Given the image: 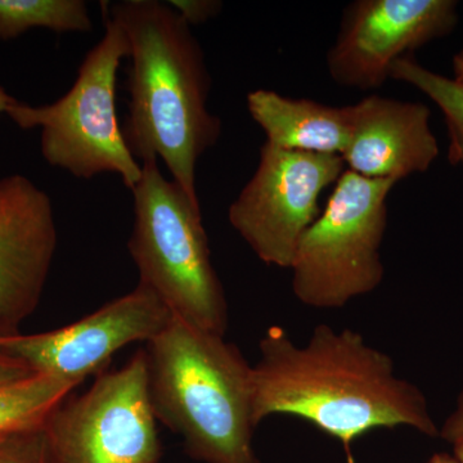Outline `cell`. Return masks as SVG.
I'll return each mask as SVG.
<instances>
[{
  "label": "cell",
  "mask_w": 463,
  "mask_h": 463,
  "mask_svg": "<svg viewBox=\"0 0 463 463\" xmlns=\"http://www.w3.org/2000/svg\"><path fill=\"white\" fill-rule=\"evenodd\" d=\"M252 365V420L273 414L312 423L336 439L355 463L356 439L379 429L407 426L438 438L439 428L420 388L395 373L394 361L368 345L359 332L318 325L298 346L282 328H269Z\"/></svg>",
  "instance_id": "obj_1"
},
{
  "label": "cell",
  "mask_w": 463,
  "mask_h": 463,
  "mask_svg": "<svg viewBox=\"0 0 463 463\" xmlns=\"http://www.w3.org/2000/svg\"><path fill=\"white\" fill-rule=\"evenodd\" d=\"M102 8L129 42L125 143L142 163L160 157L200 205L197 163L222 133L221 120L207 108L212 79L200 43L167 2L121 0L103 2Z\"/></svg>",
  "instance_id": "obj_2"
},
{
  "label": "cell",
  "mask_w": 463,
  "mask_h": 463,
  "mask_svg": "<svg viewBox=\"0 0 463 463\" xmlns=\"http://www.w3.org/2000/svg\"><path fill=\"white\" fill-rule=\"evenodd\" d=\"M158 421L205 463H261L252 446V365L224 336L173 316L145 347Z\"/></svg>",
  "instance_id": "obj_3"
},
{
  "label": "cell",
  "mask_w": 463,
  "mask_h": 463,
  "mask_svg": "<svg viewBox=\"0 0 463 463\" xmlns=\"http://www.w3.org/2000/svg\"><path fill=\"white\" fill-rule=\"evenodd\" d=\"M134 224L128 248L147 286L173 316L224 336L228 303L210 255L200 205L167 181L157 160L142 164L132 190Z\"/></svg>",
  "instance_id": "obj_4"
},
{
  "label": "cell",
  "mask_w": 463,
  "mask_h": 463,
  "mask_svg": "<svg viewBox=\"0 0 463 463\" xmlns=\"http://www.w3.org/2000/svg\"><path fill=\"white\" fill-rule=\"evenodd\" d=\"M105 21V35L88 52L65 96L44 106L16 100L5 115L21 129L41 128V151L50 165L78 179L118 174L132 191L142 165L128 148L116 114L118 67L130 47L123 29L111 18Z\"/></svg>",
  "instance_id": "obj_5"
},
{
  "label": "cell",
  "mask_w": 463,
  "mask_h": 463,
  "mask_svg": "<svg viewBox=\"0 0 463 463\" xmlns=\"http://www.w3.org/2000/svg\"><path fill=\"white\" fill-rule=\"evenodd\" d=\"M397 182L345 170L307 228L292 261V289L304 306L339 309L383 281L381 246L388 225L386 200Z\"/></svg>",
  "instance_id": "obj_6"
},
{
  "label": "cell",
  "mask_w": 463,
  "mask_h": 463,
  "mask_svg": "<svg viewBox=\"0 0 463 463\" xmlns=\"http://www.w3.org/2000/svg\"><path fill=\"white\" fill-rule=\"evenodd\" d=\"M156 417L148 392L147 355L100 373L80 397L62 402L43 425L58 463H157Z\"/></svg>",
  "instance_id": "obj_7"
},
{
  "label": "cell",
  "mask_w": 463,
  "mask_h": 463,
  "mask_svg": "<svg viewBox=\"0 0 463 463\" xmlns=\"http://www.w3.org/2000/svg\"><path fill=\"white\" fill-rule=\"evenodd\" d=\"M345 166L337 155L264 143L254 175L228 210L232 227L264 264L289 269L301 237L322 213L319 196Z\"/></svg>",
  "instance_id": "obj_8"
},
{
  "label": "cell",
  "mask_w": 463,
  "mask_h": 463,
  "mask_svg": "<svg viewBox=\"0 0 463 463\" xmlns=\"http://www.w3.org/2000/svg\"><path fill=\"white\" fill-rule=\"evenodd\" d=\"M163 300L138 283L129 294L109 301L80 321L58 330L0 340V353L33 373L79 383L102 373L116 352L155 339L172 321Z\"/></svg>",
  "instance_id": "obj_9"
},
{
  "label": "cell",
  "mask_w": 463,
  "mask_h": 463,
  "mask_svg": "<svg viewBox=\"0 0 463 463\" xmlns=\"http://www.w3.org/2000/svg\"><path fill=\"white\" fill-rule=\"evenodd\" d=\"M457 23L455 0H358L344 14L328 72L341 87L376 90L398 60L449 35Z\"/></svg>",
  "instance_id": "obj_10"
},
{
  "label": "cell",
  "mask_w": 463,
  "mask_h": 463,
  "mask_svg": "<svg viewBox=\"0 0 463 463\" xmlns=\"http://www.w3.org/2000/svg\"><path fill=\"white\" fill-rule=\"evenodd\" d=\"M56 249L50 196L20 174L0 179V340L39 307Z\"/></svg>",
  "instance_id": "obj_11"
},
{
  "label": "cell",
  "mask_w": 463,
  "mask_h": 463,
  "mask_svg": "<svg viewBox=\"0 0 463 463\" xmlns=\"http://www.w3.org/2000/svg\"><path fill=\"white\" fill-rule=\"evenodd\" d=\"M438 156L428 106L380 96L353 105L352 138L341 155L352 172L398 183L428 172Z\"/></svg>",
  "instance_id": "obj_12"
},
{
  "label": "cell",
  "mask_w": 463,
  "mask_h": 463,
  "mask_svg": "<svg viewBox=\"0 0 463 463\" xmlns=\"http://www.w3.org/2000/svg\"><path fill=\"white\" fill-rule=\"evenodd\" d=\"M248 109L273 147L341 156L352 138L353 106L334 108L257 90L249 93Z\"/></svg>",
  "instance_id": "obj_13"
},
{
  "label": "cell",
  "mask_w": 463,
  "mask_h": 463,
  "mask_svg": "<svg viewBox=\"0 0 463 463\" xmlns=\"http://www.w3.org/2000/svg\"><path fill=\"white\" fill-rule=\"evenodd\" d=\"M78 386L47 374L0 386V438L39 428Z\"/></svg>",
  "instance_id": "obj_14"
},
{
  "label": "cell",
  "mask_w": 463,
  "mask_h": 463,
  "mask_svg": "<svg viewBox=\"0 0 463 463\" xmlns=\"http://www.w3.org/2000/svg\"><path fill=\"white\" fill-rule=\"evenodd\" d=\"M32 29L88 33L93 24L83 0H0V41H12Z\"/></svg>",
  "instance_id": "obj_15"
},
{
  "label": "cell",
  "mask_w": 463,
  "mask_h": 463,
  "mask_svg": "<svg viewBox=\"0 0 463 463\" xmlns=\"http://www.w3.org/2000/svg\"><path fill=\"white\" fill-rule=\"evenodd\" d=\"M390 78L412 85L438 106L449 136L448 158L453 165L463 166V83L426 69L412 56L398 60Z\"/></svg>",
  "instance_id": "obj_16"
},
{
  "label": "cell",
  "mask_w": 463,
  "mask_h": 463,
  "mask_svg": "<svg viewBox=\"0 0 463 463\" xmlns=\"http://www.w3.org/2000/svg\"><path fill=\"white\" fill-rule=\"evenodd\" d=\"M43 425L0 438V463H58L52 455Z\"/></svg>",
  "instance_id": "obj_17"
},
{
  "label": "cell",
  "mask_w": 463,
  "mask_h": 463,
  "mask_svg": "<svg viewBox=\"0 0 463 463\" xmlns=\"http://www.w3.org/2000/svg\"><path fill=\"white\" fill-rule=\"evenodd\" d=\"M167 5L190 26L201 25L212 20L218 16L223 7L222 2L215 0H170Z\"/></svg>",
  "instance_id": "obj_18"
},
{
  "label": "cell",
  "mask_w": 463,
  "mask_h": 463,
  "mask_svg": "<svg viewBox=\"0 0 463 463\" xmlns=\"http://www.w3.org/2000/svg\"><path fill=\"white\" fill-rule=\"evenodd\" d=\"M439 438L455 446L463 441V389L457 398L455 410L439 428Z\"/></svg>",
  "instance_id": "obj_19"
},
{
  "label": "cell",
  "mask_w": 463,
  "mask_h": 463,
  "mask_svg": "<svg viewBox=\"0 0 463 463\" xmlns=\"http://www.w3.org/2000/svg\"><path fill=\"white\" fill-rule=\"evenodd\" d=\"M33 374L38 373H33L32 368L27 367L23 362L0 353V386L27 379Z\"/></svg>",
  "instance_id": "obj_20"
},
{
  "label": "cell",
  "mask_w": 463,
  "mask_h": 463,
  "mask_svg": "<svg viewBox=\"0 0 463 463\" xmlns=\"http://www.w3.org/2000/svg\"><path fill=\"white\" fill-rule=\"evenodd\" d=\"M453 79L459 83H463V47L458 53L453 57Z\"/></svg>",
  "instance_id": "obj_21"
},
{
  "label": "cell",
  "mask_w": 463,
  "mask_h": 463,
  "mask_svg": "<svg viewBox=\"0 0 463 463\" xmlns=\"http://www.w3.org/2000/svg\"><path fill=\"white\" fill-rule=\"evenodd\" d=\"M14 97L9 96L7 91L0 85V115L5 114L14 103H16Z\"/></svg>",
  "instance_id": "obj_22"
},
{
  "label": "cell",
  "mask_w": 463,
  "mask_h": 463,
  "mask_svg": "<svg viewBox=\"0 0 463 463\" xmlns=\"http://www.w3.org/2000/svg\"><path fill=\"white\" fill-rule=\"evenodd\" d=\"M428 463H459L457 461V458L453 455H449V453L440 452L435 453L434 456L429 459Z\"/></svg>",
  "instance_id": "obj_23"
},
{
  "label": "cell",
  "mask_w": 463,
  "mask_h": 463,
  "mask_svg": "<svg viewBox=\"0 0 463 463\" xmlns=\"http://www.w3.org/2000/svg\"><path fill=\"white\" fill-rule=\"evenodd\" d=\"M453 456L456 457L457 461L463 463V441L453 446Z\"/></svg>",
  "instance_id": "obj_24"
}]
</instances>
